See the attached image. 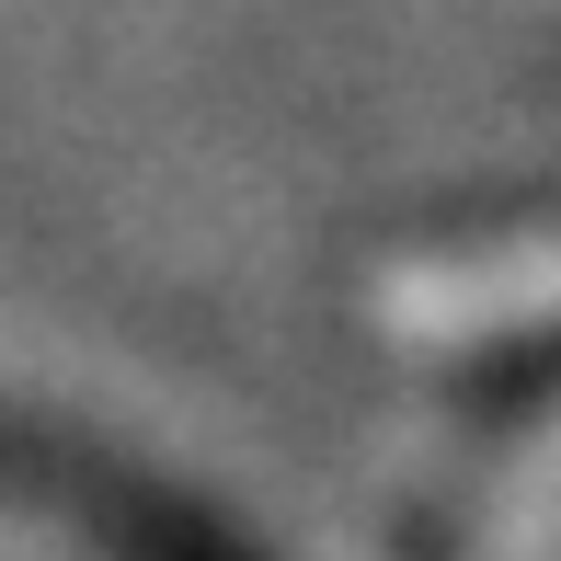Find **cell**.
Wrapping results in <instances>:
<instances>
[{"instance_id":"obj_1","label":"cell","mask_w":561,"mask_h":561,"mask_svg":"<svg viewBox=\"0 0 561 561\" xmlns=\"http://www.w3.org/2000/svg\"><path fill=\"white\" fill-rule=\"evenodd\" d=\"M378 321L424 355L550 333L561 321V241H493V252H447V264H401L378 287Z\"/></svg>"}]
</instances>
